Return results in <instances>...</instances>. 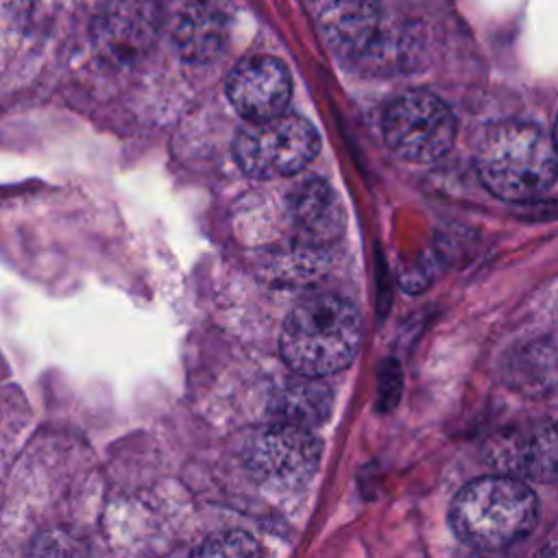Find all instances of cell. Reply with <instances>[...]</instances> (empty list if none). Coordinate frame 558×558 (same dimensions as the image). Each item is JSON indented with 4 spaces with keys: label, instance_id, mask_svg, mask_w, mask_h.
Wrapping results in <instances>:
<instances>
[{
    "label": "cell",
    "instance_id": "obj_10",
    "mask_svg": "<svg viewBox=\"0 0 558 558\" xmlns=\"http://www.w3.org/2000/svg\"><path fill=\"white\" fill-rule=\"evenodd\" d=\"M333 408L331 388L323 377L296 375L281 381L279 388L270 395V414L272 421L299 425L314 429L325 423Z\"/></svg>",
    "mask_w": 558,
    "mask_h": 558
},
{
    "label": "cell",
    "instance_id": "obj_3",
    "mask_svg": "<svg viewBox=\"0 0 558 558\" xmlns=\"http://www.w3.org/2000/svg\"><path fill=\"white\" fill-rule=\"evenodd\" d=\"M536 519L538 499L532 488L499 473L462 486L449 510L453 532L475 549H504L525 538Z\"/></svg>",
    "mask_w": 558,
    "mask_h": 558
},
{
    "label": "cell",
    "instance_id": "obj_11",
    "mask_svg": "<svg viewBox=\"0 0 558 558\" xmlns=\"http://www.w3.org/2000/svg\"><path fill=\"white\" fill-rule=\"evenodd\" d=\"M299 233L310 244H327L342 231V205L336 192L318 179L301 183L290 201Z\"/></svg>",
    "mask_w": 558,
    "mask_h": 558
},
{
    "label": "cell",
    "instance_id": "obj_13",
    "mask_svg": "<svg viewBox=\"0 0 558 558\" xmlns=\"http://www.w3.org/2000/svg\"><path fill=\"white\" fill-rule=\"evenodd\" d=\"M225 39L222 17L207 4L190 7L177 26V44L183 57L192 61L211 59Z\"/></svg>",
    "mask_w": 558,
    "mask_h": 558
},
{
    "label": "cell",
    "instance_id": "obj_7",
    "mask_svg": "<svg viewBox=\"0 0 558 558\" xmlns=\"http://www.w3.org/2000/svg\"><path fill=\"white\" fill-rule=\"evenodd\" d=\"M484 458L499 475L554 484L558 482V423L541 418L508 425L486 440Z\"/></svg>",
    "mask_w": 558,
    "mask_h": 558
},
{
    "label": "cell",
    "instance_id": "obj_2",
    "mask_svg": "<svg viewBox=\"0 0 558 558\" xmlns=\"http://www.w3.org/2000/svg\"><path fill=\"white\" fill-rule=\"evenodd\" d=\"M482 183L504 201H530L543 194L558 174L554 137L532 122H497L475 150Z\"/></svg>",
    "mask_w": 558,
    "mask_h": 558
},
{
    "label": "cell",
    "instance_id": "obj_15",
    "mask_svg": "<svg viewBox=\"0 0 558 558\" xmlns=\"http://www.w3.org/2000/svg\"><path fill=\"white\" fill-rule=\"evenodd\" d=\"M541 558H558V534L547 541V545L543 547Z\"/></svg>",
    "mask_w": 558,
    "mask_h": 558
},
{
    "label": "cell",
    "instance_id": "obj_6",
    "mask_svg": "<svg viewBox=\"0 0 558 558\" xmlns=\"http://www.w3.org/2000/svg\"><path fill=\"white\" fill-rule=\"evenodd\" d=\"M320 462L314 429L270 421L248 442L246 464L257 482L272 490H292L312 480Z\"/></svg>",
    "mask_w": 558,
    "mask_h": 558
},
{
    "label": "cell",
    "instance_id": "obj_9",
    "mask_svg": "<svg viewBox=\"0 0 558 558\" xmlns=\"http://www.w3.org/2000/svg\"><path fill=\"white\" fill-rule=\"evenodd\" d=\"M323 37L338 54L362 52L379 24L377 0H310Z\"/></svg>",
    "mask_w": 558,
    "mask_h": 558
},
{
    "label": "cell",
    "instance_id": "obj_1",
    "mask_svg": "<svg viewBox=\"0 0 558 558\" xmlns=\"http://www.w3.org/2000/svg\"><path fill=\"white\" fill-rule=\"evenodd\" d=\"M357 344L360 312L349 299L331 292L312 294L294 305L279 336L283 362L307 377L342 371L355 357Z\"/></svg>",
    "mask_w": 558,
    "mask_h": 558
},
{
    "label": "cell",
    "instance_id": "obj_4",
    "mask_svg": "<svg viewBox=\"0 0 558 558\" xmlns=\"http://www.w3.org/2000/svg\"><path fill=\"white\" fill-rule=\"evenodd\" d=\"M318 148L320 140L312 122L288 111L242 124L233 140L238 166L255 179L294 174L316 157Z\"/></svg>",
    "mask_w": 558,
    "mask_h": 558
},
{
    "label": "cell",
    "instance_id": "obj_5",
    "mask_svg": "<svg viewBox=\"0 0 558 558\" xmlns=\"http://www.w3.org/2000/svg\"><path fill=\"white\" fill-rule=\"evenodd\" d=\"M388 146L403 159L429 163L449 153L456 140V120L449 107L429 92L397 96L381 120Z\"/></svg>",
    "mask_w": 558,
    "mask_h": 558
},
{
    "label": "cell",
    "instance_id": "obj_12",
    "mask_svg": "<svg viewBox=\"0 0 558 558\" xmlns=\"http://www.w3.org/2000/svg\"><path fill=\"white\" fill-rule=\"evenodd\" d=\"M504 377L523 395L549 392L558 386V351L547 342H530L506 360Z\"/></svg>",
    "mask_w": 558,
    "mask_h": 558
},
{
    "label": "cell",
    "instance_id": "obj_8",
    "mask_svg": "<svg viewBox=\"0 0 558 558\" xmlns=\"http://www.w3.org/2000/svg\"><path fill=\"white\" fill-rule=\"evenodd\" d=\"M227 96L246 120H268L286 111L292 96V78L277 57L259 54L240 61L227 78Z\"/></svg>",
    "mask_w": 558,
    "mask_h": 558
},
{
    "label": "cell",
    "instance_id": "obj_16",
    "mask_svg": "<svg viewBox=\"0 0 558 558\" xmlns=\"http://www.w3.org/2000/svg\"><path fill=\"white\" fill-rule=\"evenodd\" d=\"M554 144H556V148H558V120H556V126H554Z\"/></svg>",
    "mask_w": 558,
    "mask_h": 558
},
{
    "label": "cell",
    "instance_id": "obj_14",
    "mask_svg": "<svg viewBox=\"0 0 558 558\" xmlns=\"http://www.w3.org/2000/svg\"><path fill=\"white\" fill-rule=\"evenodd\" d=\"M192 558H264L259 543L244 532H220L205 538Z\"/></svg>",
    "mask_w": 558,
    "mask_h": 558
}]
</instances>
